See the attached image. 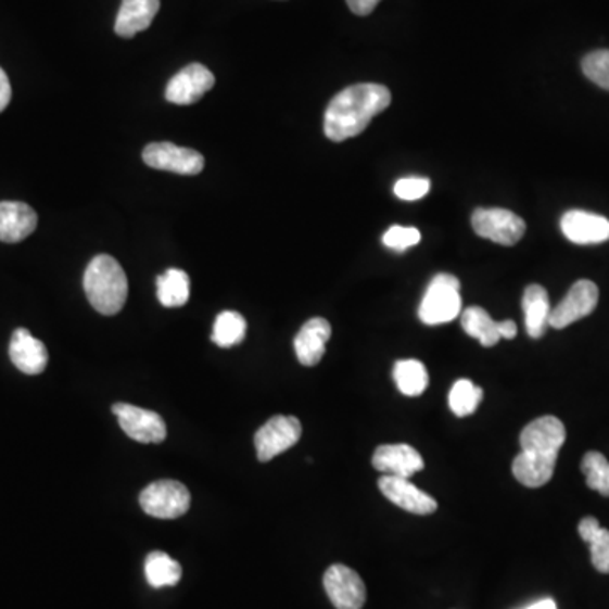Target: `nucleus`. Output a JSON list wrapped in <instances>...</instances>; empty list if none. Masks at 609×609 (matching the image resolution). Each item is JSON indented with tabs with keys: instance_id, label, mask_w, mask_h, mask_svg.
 Wrapping results in <instances>:
<instances>
[{
	"instance_id": "nucleus-1",
	"label": "nucleus",
	"mask_w": 609,
	"mask_h": 609,
	"mask_svg": "<svg viewBox=\"0 0 609 609\" xmlns=\"http://www.w3.org/2000/svg\"><path fill=\"white\" fill-rule=\"evenodd\" d=\"M566 442V427L557 417H541L520 433L521 453L515 457V480L526 487H542L553 480L557 457Z\"/></svg>"
},
{
	"instance_id": "nucleus-2",
	"label": "nucleus",
	"mask_w": 609,
	"mask_h": 609,
	"mask_svg": "<svg viewBox=\"0 0 609 609\" xmlns=\"http://www.w3.org/2000/svg\"><path fill=\"white\" fill-rule=\"evenodd\" d=\"M391 104L390 90L380 84H357L330 100L323 119L327 138L333 142L356 138L371 123L372 117Z\"/></svg>"
},
{
	"instance_id": "nucleus-3",
	"label": "nucleus",
	"mask_w": 609,
	"mask_h": 609,
	"mask_svg": "<svg viewBox=\"0 0 609 609\" xmlns=\"http://www.w3.org/2000/svg\"><path fill=\"white\" fill-rule=\"evenodd\" d=\"M84 290L90 305L99 314L111 317L126 305L129 284L123 266L109 254H99L85 269Z\"/></svg>"
},
{
	"instance_id": "nucleus-4",
	"label": "nucleus",
	"mask_w": 609,
	"mask_h": 609,
	"mask_svg": "<svg viewBox=\"0 0 609 609\" xmlns=\"http://www.w3.org/2000/svg\"><path fill=\"white\" fill-rule=\"evenodd\" d=\"M462 310L460 281L454 275L441 272L430 281L423 296L418 317L426 326H442L453 322Z\"/></svg>"
},
{
	"instance_id": "nucleus-5",
	"label": "nucleus",
	"mask_w": 609,
	"mask_h": 609,
	"mask_svg": "<svg viewBox=\"0 0 609 609\" xmlns=\"http://www.w3.org/2000/svg\"><path fill=\"white\" fill-rule=\"evenodd\" d=\"M139 505L142 511L153 518L175 520L183 517L190 505L192 496L190 491L180 481L162 480L151 483L139 495Z\"/></svg>"
},
{
	"instance_id": "nucleus-6",
	"label": "nucleus",
	"mask_w": 609,
	"mask_h": 609,
	"mask_svg": "<svg viewBox=\"0 0 609 609\" xmlns=\"http://www.w3.org/2000/svg\"><path fill=\"white\" fill-rule=\"evenodd\" d=\"M472 229L480 238L502 245H515L525 236V220L506 208H475Z\"/></svg>"
},
{
	"instance_id": "nucleus-7",
	"label": "nucleus",
	"mask_w": 609,
	"mask_h": 609,
	"mask_svg": "<svg viewBox=\"0 0 609 609\" xmlns=\"http://www.w3.org/2000/svg\"><path fill=\"white\" fill-rule=\"evenodd\" d=\"M300 437H302V423L299 418L284 417V415L269 418L254 435L257 459L261 462L275 459L280 454L287 453L288 448H292Z\"/></svg>"
},
{
	"instance_id": "nucleus-8",
	"label": "nucleus",
	"mask_w": 609,
	"mask_h": 609,
	"mask_svg": "<svg viewBox=\"0 0 609 609\" xmlns=\"http://www.w3.org/2000/svg\"><path fill=\"white\" fill-rule=\"evenodd\" d=\"M112 414L117 417L127 437L139 444H162L166 439V423L156 411L144 410L129 403H115Z\"/></svg>"
},
{
	"instance_id": "nucleus-9",
	"label": "nucleus",
	"mask_w": 609,
	"mask_h": 609,
	"mask_svg": "<svg viewBox=\"0 0 609 609\" xmlns=\"http://www.w3.org/2000/svg\"><path fill=\"white\" fill-rule=\"evenodd\" d=\"M142 160L151 168L177 173L185 177L199 175L205 166L202 154L190 148L177 147L172 142H151L142 151Z\"/></svg>"
},
{
	"instance_id": "nucleus-10",
	"label": "nucleus",
	"mask_w": 609,
	"mask_h": 609,
	"mask_svg": "<svg viewBox=\"0 0 609 609\" xmlns=\"http://www.w3.org/2000/svg\"><path fill=\"white\" fill-rule=\"evenodd\" d=\"M323 587L330 602L338 609H363L368 596L360 575L342 563H333L327 569Z\"/></svg>"
},
{
	"instance_id": "nucleus-11",
	"label": "nucleus",
	"mask_w": 609,
	"mask_h": 609,
	"mask_svg": "<svg viewBox=\"0 0 609 609\" xmlns=\"http://www.w3.org/2000/svg\"><path fill=\"white\" fill-rule=\"evenodd\" d=\"M598 302L599 290L593 281H575L568 295L563 296L562 302L550 312L548 327L559 330L566 329L581 318L593 314L594 308L598 307Z\"/></svg>"
},
{
	"instance_id": "nucleus-12",
	"label": "nucleus",
	"mask_w": 609,
	"mask_h": 609,
	"mask_svg": "<svg viewBox=\"0 0 609 609\" xmlns=\"http://www.w3.org/2000/svg\"><path fill=\"white\" fill-rule=\"evenodd\" d=\"M215 85V77L207 66L200 63L185 66L166 85L165 97L175 105H192L199 102Z\"/></svg>"
},
{
	"instance_id": "nucleus-13",
	"label": "nucleus",
	"mask_w": 609,
	"mask_h": 609,
	"mask_svg": "<svg viewBox=\"0 0 609 609\" xmlns=\"http://www.w3.org/2000/svg\"><path fill=\"white\" fill-rule=\"evenodd\" d=\"M372 466L383 475H395L410 480L411 475L426 468L423 457L408 444L380 445L372 454Z\"/></svg>"
},
{
	"instance_id": "nucleus-14",
	"label": "nucleus",
	"mask_w": 609,
	"mask_h": 609,
	"mask_svg": "<svg viewBox=\"0 0 609 609\" xmlns=\"http://www.w3.org/2000/svg\"><path fill=\"white\" fill-rule=\"evenodd\" d=\"M378 486H380L381 493L402 510L410 511L414 515H430L437 510L435 498L427 495L422 490H418L405 478L381 475Z\"/></svg>"
},
{
	"instance_id": "nucleus-15",
	"label": "nucleus",
	"mask_w": 609,
	"mask_h": 609,
	"mask_svg": "<svg viewBox=\"0 0 609 609\" xmlns=\"http://www.w3.org/2000/svg\"><path fill=\"white\" fill-rule=\"evenodd\" d=\"M562 234L579 245L602 244L609 241V220L586 211H569L560 219Z\"/></svg>"
},
{
	"instance_id": "nucleus-16",
	"label": "nucleus",
	"mask_w": 609,
	"mask_h": 609,
	"mask_svg": "<svg viewBox=\"0 0 609 609\" xmlns=\"http://www.w3.org/2000/svg\"><path fill=\"white\" fill-rule=\"evenodd\" d=\"M9 357L12 365L27 376L41 375L48 366L47 345L36 339L27 329L14 330L9 344Z\"/></svg>"
},
{
	"instance_id": "nucleus-17",
	"label": "nucleus",
	"mask_w": 609,
	"mask_h": 609,
	"mask_svg": "<svg viewBox=\"0 0 609 609\" xmlns=\"http://www.w3.org/2000/svg\"><path fill=\"white\" fill-rule=\"evenodd\" d=\"M38 214L24 202H0V241L17 244L35 232Z\"/></svg>"
},
{
	"instance_id": "nucleus-18",
	"label": "nucleus",
	"mask_w": 609,
	"mask_h": 609,
	"mask_svg": "<svg viewBox=\"0 0 609 609\" xmlns=\"http://www.w3.org/2000/svg\"><path fill=\"white\" fill-rule=\"evenodd\" d=\"M330 335H332V327L326 318L315 317L305 322L293 341L300 363L307 368L317 366L326 354Z\"/></svg>"
},
{
	"instance_id": "nucleus-19",
	"label": "nucleus",
	"mask_w": 609,
	"mask_h": 609,
	"mask_svg": "<svg viewBox=\"0 0 609 609\" xmlns=\"http://www.w3.org/2000/svg\"><path fill=\"white\" fill-rule=\"evenodd\" d=\"M160 11V0H123L115 17V35L120 38H135L138 33L147 31Z\"/></svg>"
},
{
	"instance_id": "nucleus-20",
	"label": "nucleus",
	"mask_w": 609,
	"mask_h": 609,
	"mask_svg": "<svg viewBox=\"0 0 609 609\" xmlns=\"http://www.w3.org/2000/svg\"><path fill=\"white\" fill-rule=\"evenodd\" d=\"M521 307L525 314V327L530 338L541 339L547 330L548 318L553 312L547 290L541 284H530L523 293Z\"/></svg>"
},
{
	"instance_id": "nucleus-21",
	"label": "nucleus",
	"mask_w": 609,
	"mask_h": 609,
	"mask_svg": "<svg viewBox=\"0 0 609 609\" xmlns=\"http://www.w3.org/2000/svg\"><path fill=\"white\" fill-rule=\"evenodd\" d=\"M579 535L589 544L591 562L601 574H609V530L602 529L594 517L579 523Z\"/></svg>"
},
{
	"instance_id": "nucleus-22",
	"label": "nucleus",
	"mask_w": 609,
	"mask_h": 609,
	"mask_svg": "<svg viewBox=\"0 0 609 609\" xmlns=\"http://www.w3.org/2000/svg\"><path fill=\"white\" fill-rule=\"evenodd\" d=\"M157 300L166 308L183 307L190 299V278L181 269L172 268L156 280Z\"/></svg>"
},
{
	"instance_id": "nucleus-23",
	"label": "nucleus",
	"mask_w": 609,
	"mask_h": 609,
	"mask_svg": "<svg viewBox=\"0 0 609 609\" xmlns=\"http://www.w3.org/2000/svg\"><path fill=\"white\" fill-rule=\"evenodd\" d=\"M460 323H462L464 332L478 339L484 347H493L502 339L498 332V322H495L484 308H466L460 315Z\"/></svg>"
},
{
	"instance_id": "nucleus-24",
	"label": "nucleus",
	"mask_w": 609,
	"mask_h": 609,
	"mask_svg": "<svg viewBox=\"0 0 609 609\" xmlns=\"http://www.w3.org/2000/svg\"><path fill=\"white\" fill-rule=\"evenodd\" d=\"M144 572H147L150 586L160 589V587L177 586L180 583L183 569H181L180 562L172 559L168 554L156 550V553H151L147 557Z\"/></svg>"
},
{
	"instance_id": "nucleus-25",
	"label": "nucleus",
	"mask_w": 609,
	"mask_h": 609,
	"mask_svg": "<svg viewBox=\"0 0 609 609\" xmlns=\"http://www.w3.org/2000/svg\"><path fill=\"white\" fill-rule=\"evenodd\" d=\"M396 386L405 396H420L429 386V372L422 360H398L393 369Z\"/></svg>"
},
{
	"instance_id": "nucleus-26",
	"label": "nucleus",
	"mask_w": 609,
	"mask_h": 609,
	"mask_svg": "<svg viewBox=\"0 0 609 609\" xmlns=\"http://www.w3.org/2000/svg\"><path fill=\"white\" fill-rule=\"evenodd\" d=\"M248 323L241 314L234 310H226L217 315L214 323V332H212V341L219 345L223 350L234 347L241 344L245 338Z\"/></svg>"
},
{
	"instance_id": "nucleus-27",
	"label": "nucleus",
	"mask_w": 609,
	"mask_h": 609,
	"mask_svg": "<svg viewBox=\"0 0 609 609\" xmlns=\"http://www.w3.org/2000/svg\"><path fill=\"white\" fill-rule=\"evenodd\" d=\"M481 399H483V390L469 380L456 381L448 393V406L456 417H469L474 414Z\"/></svg>"
},
{
	"instance_id": "nucleus-28",
	"label": "nucleus",
	"mask_w": 609,
	"mask_h": 609,
	"mask_svg": "<svg viewBox=\"0 0 609 609\" xmlns=\"http://www.w3.org/2000/svg\"><path fill=\"white\" fill-rule=\"evenodd\" d=\"M587 486L598 491L599 495L609 496V460L601 453H587L581 464Z\"/></svg>"
},
{
	"instance_id": "nucleus-29",
	"label": "nucleus",
	"mask_w": 609,
	"mask_h": 609,
	"mask_svg": "<svg viewBox=\"0 0 609 609\" xmlns=\"http://www.w3.org/2000/svg\"><path fill=\"white\" fill-rule=\"evenodd\" d=\"M583 72L593 84L609 90V50L593 51L584 56Z\"/></svg>"
},
{
	"instance_id": "nucleus-30",
	"label": "nucleus",
	"mask_w": 609,
	"mask_h": 609,
	"mask_svg": "<svg viewBox=\"0 0 609 609\" xmlns=\"http://www.w3.org/2000/svg\"><path fill=\"white\" fill-rule=\"evenodd\" d=\"M420 241H422V234L417 227L393 226L383 236V244L388 250L396 251V253L410 250Z\"/></svg>"
},
{
	"instance_id": "nucleus-31",
	"label": "nucleus",
	"mask_w": 609,
	"mask_h": 609,
	"mask_svg": "<svg viewBox=\"0 0 609 609\" xmlns=\"http://www.w3.org/2000/svg\"><path fill=\"white\" fill-rule=\"evenodd\" d=\"M430 192L429 178L411 177L396 181L395 195L405 202L423 199Z\"/></svg>"
},
{
	"instance_id": "nucleus-32",
	"label": "nucleus",
	"mask_w": 609,
	"mask_h": 609,
	"mask_svg": "<svg viewBox=\"0 0 609 609\" xmlns=\"http://www.w3.org/2000/svg\"><path fill=\"white\" fill-rule=\"evenodd\" d=\"M356 16H369L381 0H345Z\"/></svg>"
},
{
	"instance_id": "nucleus-33",
	"label": "nucleus",
	"mask_w": 609,
	"mask_h": 609,
	"mask_svg": "<svg viewBox=\"0 0 609 609\" xmlns=\"http://www.w3.org/2000/svg\"><path fill=\"white\" fill-rule=\"evenodd\" d=\"M11 99V81H9L8 74H5L4 69L0 68V112L5 111Z\"/></svg>"
},
{
	"instance_id": "nucleus-34",
	"label": "nucleus",
	"mask_w": 609,
	"mask_h": 609,
	"mask_svg": "<svg viewBox=\"0 0 609 609\" xmlns=\"http://www.w3.org/2000/svg\"><path fill=\"white\" fill-rule=\"evenodd\" d=\"M498 332L503 339H513L517 335L518 329L517 323L513 320H503V322H498Z\"/></svg>"
},
{
	"instance_id": "nucleus-35",
	"label": "nucleus",
	"mask_w": 609,
	"mask_h": 609,
	"mask_svg": "<svg viewBox=\"0 0 609 609\" xmlns=\"http://www.w3.org/2000/svg\"><path fill=\"white\" fill-rule=\"evenodd\" d=\"M523 609H559L557 608L556 601L550 598L541 599V601L533 602V605L526 606Z\"/></svg>"
}]
</instances>
